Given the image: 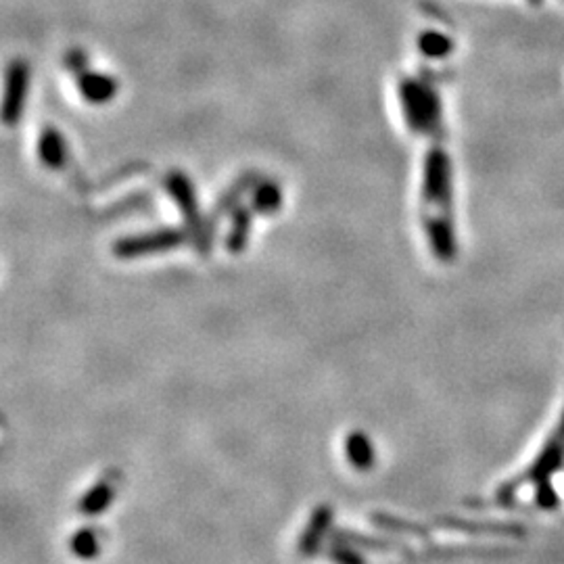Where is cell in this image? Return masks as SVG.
I'll list each match as a JSON object with an SVG mask.
<instances>
[{
    "label": "cell",
    "instance_id": "1",
    "mask_svg": "<svg viewBox=\"0 0 564 564\" xmlns=\"http://www.w3.org/2000/svg\"><path fill=\"white\" fill-rule=\"evenodd\" d=\"M400 99L409 128L426 132L439 123V97L431 86L418 80H403L400 84Z\"/></svg>",
    "mask_w": 564,
    "mask_h": 564
},
{
    "label": "cell",
    "instance_id": "2",
    "mask_svg": "<svg viewBox=\"0 0 564 564\" xmlns=\"http://www.w3.org/2000/svg\"><path fill=\"white\" fill-rule=\"evenodd\" d=\"M425 201L445 205L449 201V159L441 148H433L425 163Z\"/></svg>",
    "mask_w": 564,
    "mask_h": 564
},
{
    "label": "cell",
    "instance_id": "3",
    "mask_svg": "<svg viewBox=\"0 0 564 564\" xmlns=\"http://www.w3.org/2000/svg\"><path fill=\"white\" fill-rule=\"evenodd\" d=\"M332 519H335V508L330 504H320V506L314 508L306 529L301 531L299 539H297V554L301 558L316 556L320 548H322L326 533L330 531Z\"/></svg>",
    "mask_w": 564,
    "mask_h": 564
},
{
    "label": "cell",
    "instance_id": "4",
    "mask_svg": "<svg viewBox=\"0 0 564 564\" xmlns=\"http://www.w3.org/2000/svg\"><path fill=\"white\" fill-rule=\"evenodd\" d=\"M117 479H120V471H109L103 479H99L97 483L86 491V496L80 497L78 512L84 516L103 514L105 510L111 506L113 497L117 494Z\"/></svg>",
    "mask_w": 564,
    "mask_h": 564
},
{
    "label": "cell",
    "instance_id": "5",
    "mask_svg": "<svg viewBox=\"0 0 564 564\" xmlns=\"http://www.w3.org/2000/svg\"><path fill=\"white\" fill-rule=\"evenodd\" d=\"M28 88V65L23 61H13L9 68L7 78V97H4V120L13 123L15 117H20L23 97Z\"/></svg>",
    "mask_w": 564,
    "mask_h": 564
},
{
    "label": "cell",
    "instance_id": "6",
    "mask_svg": "<svg viewBox=\"0 0 564 564\" xmlns=\"http://www.w3.org/2000/svg\"><path fill=\"white\" fill-rule=\"evenodd\" d=\"M426 230H429V241L433 251L439 259L449 261L454 259L456 253V239H454V228L445 218H431L426 222Z\"/></svg>",
    "mask_w": 564,
    "mask_h": 564
},
{
    "label": "cell",
    "instance_id": "7",
    "mask_svg": "<svg viewBox=\"0 0 564 564\" xmlns=\"http://www.w3.org/2000/svg\"><path fill=\"white\" fill-rule=\"evenodd\" d=\"M346 456L353 468H358V471H370L377 454H374L370 437L364 435L361 431H353L346 439Z\"/></svg>",
    "mask_w": 564,
    "mask_h": 564
},
{
    "label": "cell",
    "instance_id": "8",
    "mask_svg": "<svg viewBox=\"0 0 564 564\" xmlns=\"http://www.w3.org/2000/svg\"><path fill=\"white\" fill-rule=\"evenodd\" d=\"M80 91L84 94L86 99L91 100H109L113 94H115V82H113L109 75L103 74H92V71H80V78H78Z\"/></svg>",
    "mask_w": 564,
    "mask_h": 564
},
{
    "label": "cell",
    "instance_id": "9",
    "mask_svg": "<svg viewBox=\"0 0 564 564\" xmlns=\"http://www.w3.org/2000/svg\"><path fill=\"white\" fill-rule=\"evenodd\" d=\"M71 554L80 560H94L99 556V552L103 550V542H100L99 531L91 529V527H84V529H78L71 536L69 542Z\"/></svg>",
    "mask_w": 564,
    "mask_h": 564
},
{
    "label": "cell",
    "instance_id": "10",
    "mask_svg": "<svg viewBox=\"0 0 564 564\" xmlns=\"http://www.w3.org/2000/svg\"><path fill=\"white\" fill-rule=\"evenodd\" d=\"M418 49L429 59H443L454 51V40L435 29H426L418 36Z\"/></svg>",
    "mask_w": 564,
    "mask_h": 564
},
{
    "label": "cell",
    "instance_id": "11",
    "mask_svg": "<svg viewBox=\"0 0 564 564\" xmlns=\"http://www.w3.org/2000/svg\"><path fill=\"white\" fill-rule=\"evenodd\" d=\"M335 539L353 544L355 548H366L374 552H391V550H403V545L395 539H381V537H368L358 531H335Z\"/></svg>",
    "mask_w": 564,
    "mask_h": 564
},
{
    "label": "cell",
    "instance_id": "12",
    "mask_svg": "<svg viewBox=\"0 0 564 564\" xmlns=\"http://www.w3.org/2000/svg\"><path fill=\"white\" fill-rule=\"evenodd\" d=\"M329 560L335 564H368L366 558L361 556L360 548L353 544L343 542V539H332V545L329 548Z\"/></svg>",
    "mask_w": 564,
    "mask_h": 564
},
{
    "label": "cell",
    "instance_id": "13",
    "mask_svg": "<svg viewBox=\"0 0 564 564\" xmlns=\"http://www.w3.org/2000/svg\"><path fill=\"white\" fill-rule=\"evenodd\" d=\"M370 519L378 529L385 531H393V533H425V529L420 525H412V522L395 519V516L385 514V512H372Z\"/></svg>",
    "mask_w": 564,
    "mask_h": 564
},
{
    "label": "cell",
    "instance_id": "14",
    "mask_svg": "<svg viewBox=\"0 0 564 564\" xmlns=\"http://www.w3.org/2000/svg\"><path fill=\"white\" fill-rule=\"evenodd\" d=\"M40 153H43V159L49 165H59V162H61L63 142H61V136H59L55 130L44 132L43 145H40Z\"/></svg>",
    "mask_w": 564,
    "mask_h": 564
},
{
    "label": "cell",
    "instance_id": "15",
    "mask_svg": "<svg viewBox=\"0 0 564 564\" xmlns=\"http://www.w3.org/2000/svg\"><path fill=\"white\" fill-rule=\"evenodd\" d=\"M278 203H281V193H278L276 187H264L258 193V207L261 211H272L276 210Z\"/></svg>",
    "mask_w": 564,
    "mask_h": 564
},
{
    "label": "cell",
    "instance_id": "16",
    "mask_svg": "<svg viewBox=\"0 0 564 564\" xmlns=\"http://www.w3.org/2000/svg\"><path fill=\"white\" fill-rule=\"evenodd\" d=\"M558 435L564 437V417H562V423H560V429H558Z\"/></svg>",
    "mask_w": 564,
    "mask_h": 564
}]
</instances>
